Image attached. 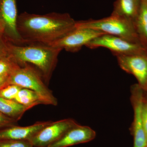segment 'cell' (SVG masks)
Instances as JSON below:
<instances>
[{
    "label": "cell",
    "instance_id": "cb8c5ba5",
    "mask_svg": "<svg viewBox=\"0 0 147 147\" xmlns=\"http://www.w3.org/2000/svg\"><path fill=\"white\" fill-rule=\"evenodd\" d=\"M5 29V24L3 19L0 17V33L4 34Z\"/></svg>",
    "mask_w": 147,
    "mask_h": 147
},
{
    "label": "cell",
    "instance_id": "484cf974",
    "mask_svg": "<svg viewBox=\"0 0 147 147\" xmlns=\"http://www.w3.org/2000/svg\"><path fill=\"white\" fill-rule=\"evenodd\" d=\"M146 147H147V146Z\"/></svg>",
    "mask_w": 147,
    "mask_h": 147
},
{
    "label": "cell",
    "instance_id": "7c38bea8",
    "mask_svg": "<svg viewBox=\"0 0 147 147\" xmlns=\"http://www.w3.org/2000/svg\"><path fill=\"white\" fill-rule=\"evenodd\" d=\"M52 121L38 122L30 126H11L0 130V140L30 141L42 128Z\"/></svg>",
    "mask_w": 147,
    "mask_h": 147
},
{
    "label": "cell",
    "instance_id": "603a6c76",
    "mask_svg": "<svg viewBox=\"0 0 147 147\" xmlns=\"http://www.w3.org/2000/svg\"><path fill=\"white\" fill-rule=\"evenodd\" d=\"M8 77L7 76H0V89L5 86Z\"/></svg>",
    "mask_w": 147,
    "mask_h": 147
},
{
    "label": "cell",
    "instance_id": "7a4b0ae2",
    "mask_svg": "<svg viewBox=\"0 0 147 147\" xmlns=\"http://www.w3.org/2000/svg\"><path fill=\"white\" fill-rule=\"evenodd\" d=\"M61 49L40 43L16 45L9 42V55L18 64L27 63L35 67L45 83H48L57 63Z\"/></svg>",
    "mask_w": 147,
    "mask_h": 147
},
{
    "label": "cell",
    "instance_id": "ba28073f",
    "mask_svg": "<svg viewBox=\"0 0 147 147\" xmlns=\"http://www.w3.org/2000/svg\"><path fill=\"white\" fill-rule=\"evenodd\" d=\"M17 0H0V17L5 24L4 35L11 43L16 45L25 44L17 29Z\"/></svg>",
    "mask_w": 147,
    "mask_h": 147
},
{
    "label": "cell",
    "instance_id": "8fae6325",
    "mask_svg": "<svg viewBox=\"0 0 147 147\" xmlns=\"http://www.w3.org/2000/svg\"><path fill=\"white\" fill-rule=\"evenodd\" d=\"M133 88L131 101L134 111L133 124L134 147H146L147 140L142 120V107L144 99L141 90L137 88Z\"/></svg>",
    "mask_w": 147,
    "mask_h": 147
},
{
    "label": "cell",
    "instance_id": "9a60e30c",
    "mask_svg": "<svg viewBox=\"0 0 147 147\" xmlns=\"http://www.w3.org/2000/svg\"><path fill=\"white\" fill-rule=\"evenodd\" d=\"M30 108L15 100L6 99L0 96V113L10 118L19 119L26 111Z\"/></svg>",
    "mask_w": 147,
    "mask_h": 147
},
{
    "label": "cell",
    "instance_id": "5bb4252c",
    "mask_svg": "<svg viewBox=\"0 0 147 147\" xmlns=\"http://www.w3.org/2000/svg\"><path fill=\"white\" fill-rule=\"evenodd\" d=\"M139 41L147 51V2L142 0L138 15L134 22Z\"/></svg>",
    "mask_w": 147,
    "mask_h": 147
},
{
    "label": "cell",
    "instance_id": "e0dca14e",
    "mask_svg": "<svg viewBox=\"0 0 147 147\" xmlns=\"http://www.w3.org/2000/svg\"><path fill=\"white\" fill-rule=\"evenodd\" d=\"M18 63L9 55L0 59V76H8Z\"/></svg>",
    "mask_w": 147,
    "mask_h": 147
},
{
    "label": "cell",
    "instance_id": "44dd1931",
    "mask_svg": "<svg viewBox=\"0 0 147 147\" xmlns=\"http://www.w3.org/2000/svg\"><path fill=\"white\" fill-rule=\"evenodd\" d=\"M142 114L143 126L147 140V103L144 102V100L142 107Z\"/></svg>",
    "mask_w": 147,
    "mask_h": 147
},
{
    "label": "cell",
    "instance_id": "ac0fdd59",
    "mask_svg": "<svg viewBox=\"0 0 147 147\" xmlns=\"http://www.w3.org/2000/svg\"><path fill=\"white\" fill-rule=\"evenodd\" d=\"M21 88V87L16 85H6L0 89V96L6 99L14 100Z\"/></svg>",
    "mask_w": 147,
    "mask_h": 147
},
{
    "label": "cell",
    "instance_id": "d4e9b609",
    "mask_svg": "<svg viewBox=\"0 0 147 147\" xmlns=\"http://www.w3.org/2000/svg\"><path fill=\"white\" fill-rule=\"evenodd\" d=\"M146 1L147 2V0H146Z\"/></svg>",
    "mask_w": 147,
    "mask_h": 147
},
{
    "label": "cell",
    "instance_id": "52a82bcc",
    "mask_svg": "<svg viewBox=\"0 0 147 147\" xmlns=\"http://www.w3.org/2000/svg\"><path fill=\"white\" fill-rule=\"evenodd\" d=\"M78 123L73 119L51 122L38 131L30 142L35 147H47L59 140L67 131Z\"/></svg>",
    "mask_w": 147,
    "mask_h": 147
},
{
    "label": "cell",
    "instance_id": "4fadbf2b",
    "mask_svg": "<svg viewBox=\"0 0 147 147\" xmlns=\"http://www.w3.org/2000/svg\"><path fill=\"white\" fill-rule=\"evenodd\" d=\"M142 0H116L112 14L134 22L141 6Z\"/></svg>",
    "mask_w": 147,
    "mask_h": 147
},
{
    "label": "cell",
    "instance_id": "3957f363",
    "mask_svg": "<svg viewBox=\"0 0 147 147\" xmlns=\"http://www.w3.org/2000/svg\"><path fill=\"white\" fill-rule=\"evenodd\" d=\"M45 84L40 74L33 66L27 63H18L8 76L6 85L12 84L31 90L36 93L43 104L56 106L57 100Z\"/></svg>",
    "mask_w": 147,
    "mask_h": 147
},
{
    "label": "cell",
    "instance_id": "9c48e42d",
    "mask_svg": "<svg viewBox=\"0 0 147 147\" xmlns=\"http://www.w3.org/2000/svg\"><path fill=\"white\" fill-rule=\"evenodd\" d=\"M115 56L121 68L134 76L140 87L147 88V54Z\"/></svg>",
    "mask_w": 147,
    "mask_h": 147
},
{
    "label": "cell",
    "instance_id": "6da1fadb",
    "mask_svg": "<svg viewBox=\"0 0 147 147\" xmlns=\"http://www.w3.org/2000/svg\"><path fill=\"white\" fill-rule=\"evenodd\" d=\"M76 22L68 13L39 15L25 12L18 15L17 29L25 44L49 45L74 29Z\"/></svg>",
    "mask_w": 147,
    "mask_h": 147
},
{
    "label": "cell",
    "instance_id": "d6986e66",
    "mask_svg": "<svg viewBox=\"0 0 147 147\" xmlns=\"http://www.w3.org/2000/svg\"><path fill=\"white\" fill-rule=\"evenodd\" d=\"M0 147H35L28 140H0Z\"/></svg>",
    "mask_w": 147,
    "mask_h": 147
},
{
    "label": "cell",
    "instance_id": "7402d4cb",
    "mask_svg": "<svg viewBox=\"0 0 147 147\" xmlns=\"http://www.w3.org/2000/svg\"><path fill=\"white\" fill-rule=\"evenodd\" d=\"M13 120L12 119L5 115L2 113H0V127L5 126H11L9 124L13 122Z\"/></svg>",
    "mask_w": 147,
    "mask_h": 147
},
{
    "label": "cell",
    "instance_id": "277c9868",
    "mask_svg": "<svg viewBox=\"0 0 147 147\" xmlns=\"http://www.w3.org/2000/svg\"><path fill=\"white\" fill-rule=\"evenodd\" d=\"M75 27L94 29L141 45L133 22L112 14L108 17L98 20L76 21Z\"/></svg>",
    "mask_w": 147,
    "mask_h": 147
},
{
    "label": "cell",
    "instance_id": "30bf717a",
    "mask_svg": "<svg viewBox=\"0 0 147 147\" xmlns=\"http://www.w3.org/2000/svg\"><path fill=\"white\" fill-rule=\"evenodd\" d=\"M96 133L90 127L76 125L65 132L61 138L47 147H67L90 142Z\"/></svg>",
    "mask_w": 147,
    "mask_h": 147
},
{
    "label": "cell",
    "instance_id": "2e32d148",
    "mask_svg": "<svg viewBox=\"0 0 147 147\" xmlns=\"http://www.w3.org/2000/svg\"><path fill=\"white\" fill-rule=\"evenodd\" d=\"M16 102L32 108L35 105L43 104L36 93L28 89L21 88L15 99Z\"/></svg>",
    "mask_w": 147,
    "mask_h": 147
},
{
    "label": "cell",
    "instance_id": "5b68a950",
    "mask_svg": "<svg viewBox=\"0 0 147 147\" xmlns=\"http://www.w3.org/2000/svg\"><path fill=\"white\" fill-rule=\"evenodd\" d=\"M86 46L92 49L105 47L110 50L115 56L147 54V50L141 44L108 34H103L97 37L88 43Z\"/></svg>",
    "mask_w": 147,
    "mask_h": 147
},
{
    "label": "cell",
    "instance_id": "ffe728a7",
    "mask_svg": "<svg viewBox=\"0 0 147 147\" xmlns=\"http://www.w3.org/2000/svg\"><path fill=\"white\" fill-rule=\"evenodd\" d=\"M9 43L4 34L0 33V59L9 55Z\"/></svg>",
    "mask_w": 147,
    "mask_h": 147
},
{
    "label": "cell",
    "instance_id": "8992f818",
    "mask_svg": "<svg viewBox=\"0 0 147 147\" xmlns=\"http://www.w3.org/2000/svg\"><path fill=\"white\" fill-rule=\"evenodd\" d=\"M103 34H105L94 29L75 27L64 36L49 45L62 50L65 49L69 52H76L94 38Z\"/></svg>",
    "mask_w": 147,
    "mask_h": 147
}]
</instances>
